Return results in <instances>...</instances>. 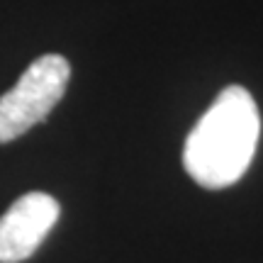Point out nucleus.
<instances>
[{
  "label": "nucleus",
  "mask_w": 263,
  "mask_h": 263,
  "mask_svg": "<svg viewBox=\"0 0 263 263\" xmlns=\"http://www.w3.org/2000/svg\"><path fill=\"white\" fill-rule=\"evenodd\" d=\"M261 115L244 85H227L190 129L183 166L197 185L222 190L244 178L256 154Z\"/></svg>",
  "instance_id": "nucleus-1"
},
{
  "label": "nucleus",
  "mask_w": 263,
  "mask_h": 263,
  "mask_svg": "<svg viewBox=\"0 0 263 263\" xmlns=\"http://www.w3.org/2000/svg\"><path fill=\"white\" fill-rule=\"evenodd\" d=\"M71 78V64L61 54L34 59L8 93L0 95V144L22 137L61 103Z\"/></svg>",
  "instance_id": "nucleus-2"
},
{
  "label": "nucleus",
  "mask_w": 263,
  "mask_h": 263,
  "mask_svg": "<svg viewBox=\"0 0 263 263\" xmlns=\"http://www.w3.org/2000/svg\"><path fill=\"white\" fill-rule=\"evenodd\" d=\"M61 207L49 193L32 190L0 217V263H22L37 251L57 224Z\"/></svg>",
  "instance_id": "nucleus-3"
}]
</instances>
